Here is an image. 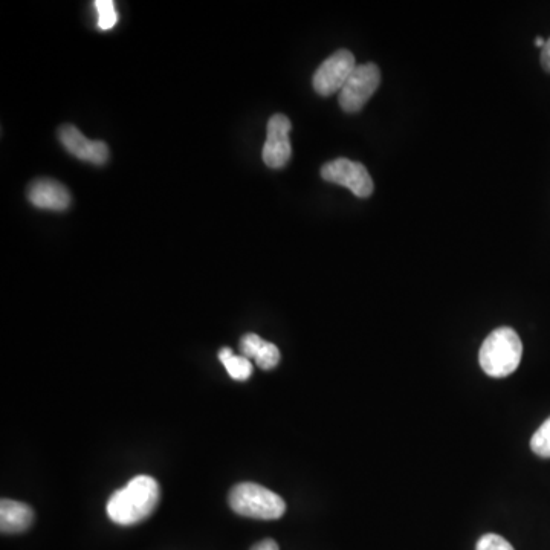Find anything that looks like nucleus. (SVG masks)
Instances as JSON below:
<instances>
[{"label": "nucleus", "mask_w": 550, "mask_h": 550, "mask_svg": "<svg viewBox=\"0 0 550 550\" xmlns=\"http://www.w3.org/2000/svg\"><path fill=\"white\" fill-rule=\"evenodd\" d=\"M161 489L156 479L136 476L107 502V515L115 525L133 526L147 520L158 508Z\"/></svg>", "instance_id": "obj_1"}, {"label": "nucleus", "mask_w": 550, "mask_h": 550, "mask_svg": "<svg viewBox=\"0 0 550 550\" xmlns=\"http://www.w3.org/2000/svg\"><path fill=\"white\" fill-rule=\"evenodd\" d=\"M523 343L511 327H499L483 341L479 363L483 372L491 378H506L520 366Z\"/></svg>", "instance_id": "obj_2"}, {"label": "nucleus", "mask_w": 550, "mask_h": 550, "mask_svg": "<svg viewBox=\"0 0 550 550\" xmlns=\"http://www.w3.org/2000/svg\"><path fill=\"white\" fill-rule=\"evenodd\" d=\"M231 509L254 520H279L285 515L286 503L279 494L257 483H239L228 497Z\"/></svg>", "instance_id": "obj_3"}, {"label": "nucleus", "mask_w": 550, "mask_h": 550, "mask_svg": "<svg viewBox=\"0 0 550 550\" xmlns=\"http://www.w3.org/2000/svg\"><path fill=\"white\" fill-rule=\"evenodd\" d=\"M381 83V71L375 63L356 66L340 92V106L347 114L360 112Z\"/></svg>", "instance_id": "obj_4"}, {"label": "nucleus", "mask_w": 550, "mask_h": 550, "mask_svg": "<svg viewBox=\"0 0 550 550\" xmlns=\"http://www.w3.org/2000/svg\"><path fill=\"white\" fill-rule=\"evenodd\" d=\"M321 178L332 184L349 188L358 198H369L375 188L366 165L347 158H338L324 164L321 167Z\"/></svg>", "instance_id": "obj_5"}, {"label": "nucleus", "mask_w": 550, "mask_h": 550, "mask_svg": "<svg viewBox=\"0 0 550 550\" xmlns=\"http://www.w3.org/2000/svg\"><path fill=\"white\" fill-rule=\"evenodd\" d=\"M355 68L356 62L352 52L340 49L321 63L312 78V85H314L315 91L323 97L337 94L344 88Z\"/></svg>", "instance_id": "obj_6"}, {"label": "nucleus", "mask_w": 550, "mask_h": 550, "mask_svg": "<svg viewBox=\"0 0 550 550\" xmlns=\"http://www.w3.org/2000/svg\"><path fill=\"white\" fill-rule=\"evenodd\" d=\"M292 124L286 115H272L266 129V141L263 146V161L269 169H283L291 161L292 147L289 140Z\"/></svg>", "instance_id": "obj_7"}, {"label": "nucleus", "mask_w": 550, "mask_h": 550, "mask_svg": "<svg viewBox=\"0 0 550 550\" xmlns=\"http://www.w3.org/2000/svg\"><path fill=\"white\" fill-rule=\"evenodd\" d=\"M59 140L75 158L89 164L103 165L109 161V147L103 141L88 140L77 127L65 124L59 129Z\"/></svg>", "instance_id": "obj_8"}, {"label": "nucleus", "mask_w": 550, "mask_h": 550, "mask_svg": "<svg viewBox=\"0 0 550 550\" xmlns=\"http://www.w3.org/2000/svg\"><path fill=\"white\" fill-rule=\"evenodd\" d=\"M28 201L40 210L65 211L71 207V193L54 179H37L28 187Z\"/></svg>", "instance_id": "obj_9"}, {"label": "nucleus", "mask_w": 550, "mask_h": 550, "mask_svg": "<svg viewBox=\"0 0 550 550\" xmlns=\"http://www.w3.org/2000/svg\"><path fill=\"white\" fill-rule=\"evenodd\" d=\"M34 511L16 500L0 502V531L2 534H22L33 526Z\"/></svg>", "instance_id": "obj_10"}, {"label": "nucleus", "mask_w": 550, "mask_h": 550, "mask_svg": "<svg viewBox=\"0 0 550 550\" xmlns=\"http://www.w3.org/2000/svg\"><path fill=\"white\" fill-rule=\"evenodd\" d=\"M220 363L224 364L231 378L236 381H246L253 375V363L243 355H234L230 347H224L219 352Z\"/></svg>", "instance_id": "obj_11"}, {"label": "nucleus", "mask_w": 550, "mask_h": 550, "mask_svg": "<svg viewBox=\"0 0 550 550\" xmlns=\"http://www.w3.org/2000/svg\"><path fill=\"white\" fill-rule=\"evenodd\" d=\"M95 10L98 13V28L109 31L118 23V13L112 0H97Z\"/></svg>", "instance_id": "obj_12"}, {"label": "nucleus", "mask_w": 550, "mask_h": 550, "mask_svg": "<svg viewBox=\"0 0 550 550\" xmlns=\"http://www.w3.org/2000/svg\"><path fill=\"white\" fill-rule=\"evenodd\" d=\"M531 448L537 456L550 459V418L535 431L531 439Z\"/></svg>", "instance_id": "obj_13"}, {"label": "nucleus", "mask_w": 550, "mask_h": 550, "mask_svg": "<svg viewBox=\"0 0 550 550\" xmlns=\"http://www.w3.org/2000/svg\"><path fill=\"white\" fill-rule=\"evenodd\" d=\"M280 358H282V355H280L279 347L269 343V341H265V344H263L260 352L257 353L256 360L254 361H256L260 369L272 370L279 366Z\"/></svg>", "instance_id": "obj_14"}, {"label": "nucleus", "mask_w": 550, "mask_h": 550, "mask_svg": "<svg viewBox=\"0 0 550 550\" xmlns=\"http://www.w3.org/2000/svg\"><path fill=\"white\" fill-rule=\"evenodd\" d=\"M265 340L256 334H246L240 338L239 349L248 360H256L257 353L262 349Z\"/></svg>", "instance_id": "obj_15"}, {"label": "nucleus", "mask_w": 550, "mask_h": 550, "mask_svg": "<svg viewBox=\"0 0 550 550\" xmlns=\"http://www.w3.org/2000/svg\"><path fill=\"white\" fill-rule=\"evenodd\" d=\"M476 550H515L508 540L497 534H486L477 541Z\"/></svg>", "instance_id": "obj_16"}, {"label": "nucleus", "mask_w": 550, "mask_h": 550, "mask_svg": "<svg viewBox=\"0 0 550 550\" xmlns=\"http://www.w3.org/2000/svg\"><path fill=\"white\" fill-rule=\"evenodd\" d=\"M251 550H280L279 544L275 543L274 540H271V538H268V540L259 541V543L254 544L253 547H251Z\"/></svg>", "instance_id": "obj_17"}, {"label": "nucleus", "mask_w": 550, "mask_h": 550, "mask_svg": "<svg viewBox=\"0 0 550 550\" xmlns=\"http://www.w3.org/2000/svg\"><path fill=\"white\" fill-rule=\"evenodd\" d=\"M541 65L547 72H550V39L546 40V45L541 49Z\"/></svg>", "instance_id": "obj_18"}, {"label": "nucleus", "mask_w": 550, "mask_h": 550, "mask_svg": "<svg viewBox=\"0 0 550 550\" xmlns=\"http://www.w3.org/2000/svg\"><path fill=\"white\" fill-rule=\"evenodd\" d=\"M544 45H546V40H544L543 37H538V39L535 40V46H537V48L543 49Z\"/></svg>", "instance_id": "obj_19"}]
</instances>
